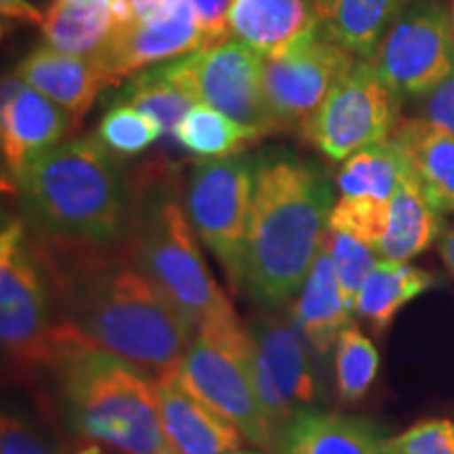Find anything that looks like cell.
<instances>
[{"label": "cell", "instance_id": "cell-1", "mask_svg": "<svg viewBox=\"0 0 454 454\" xmlns=\"http://www.w3.org/2000/svg\"><path fill=\"white\" fill-rule=\"evenodd\" d=\"M59 328L121 357L152 381L177 371L194 326L141 268L135 247L32 238Z\"/></svg>", "mask_w": 454, "mask_h": 454}, {"label": "cell", "instance_id": "cell-2", "mask_svg": "<svg viewBox=\"0 0 454 454\" xmlns=\"http://www.w3.org/2000/svg\"><path fill=\"white\" fill-rule=\"evenodd\" d=\"M333 207L334 192L322 164L278 147L257 156L244 293L259 308L276 311L297 297Z\"/></svg>", "mask_w": 454, "mask_h": 454}, {"label": "cell", "instance_id": "cell-3", "mask_svg": "<svg viewBox=\"0 0 454 454\" xmlns=\"http://www.w3.org/2000/svg\"><path fill=\"white\" fill-rule=\"evenodd\" d=\"M11 192L38 238L116 244L130 234L135 196L99 137L72 139L32 156Z\"/></svg>", "mask_w": 454, "mask_h": 454}, {"label": "cell", "instance_id": "cell-4", "mask_svg": "<svg viewBox=\"0 0 454 454\" xmlns=\"http://www.w3.org/2000/svg\"><path fill=\"white\" fill-rule=\"evenodd\" d=\"M61 334L53 371L72 429L116 454H177L164 431L156 385L121 357Z\"/></svg>", "mask_w": 454, "mask_h": 454}, {"label": "cell", "instance_id": "cell-5", "mask_svg": "<svg viewBox=\"0 0 454 454\" xmlns=\"http://www.w3.org/2000/svg\"><path fill=\"white\" fill-rule=\"evenodd\" d=\"M130 242L141 268L154 278L194 331L236 320L230 299L208 270L194 225L173 179L154 175L135 196Z\"/></svg>", "mask_w": 454, "mask_h": 454}, {"label": "cell", "instance_id": "cell-6", "mask_svg": "<svg viewBox=\"0 0 454 454\" xmlns=\"http://www.w3.org/2000/svg\"><path fill=\"white\" fill-rule=\"evenodd\" d=\"M0 340L4 368L24 383L61 356L47 274L21 219H4L0 231Z\"/></svg>", "mask_w": 454, "mask_h": 454}, {"label": "cell", "instance_id": "cell-7", "mask_svg": "<svg viewBox=\"0 0 454 454\" xmlns=\"http://www.w3.org/2000/svg\"><path fill=\"white\" fill-rule=\"evenodd\" d=\"M254 340L240 320L198 328L177 368L181 381L234 423L248 444L274 454L278 435L265 417L253 377Z\"/></svg>", "mask_w": 454, "mask_h": 454}, {"label": "cell", "instance_id": "cell-8", "mask_svg": "<svg viewBox=\"0 0 454 454\" xmlns=\"http://www.w3.org/2000/svg\"><path fill=\"white\" fill-rule=\"evenodd\" d=\"M254 173L257 156L211 158L196 164L185 190L187 217L236 293L244 291Z\"/></svg>", "mask_w": 454, "mask_h": 454}, {"label": "cell", "instance_id": "cell-9", "mask_svg": "<svg viewBox=\"0 0 454 454\" xmlns=\"http://www.w3.org/2000/svg\"><path fill=\"white\" fill-rule=\"evenodd\" d=\"M400 98L371 59L357 57L301 135L333 160H348L391 137L400 121Z\"/></svg>", "mask_w": 454, "mask_h": 454}, {"label": "cell", "instance_id": "cell-10", "mask_svg": "<svg viewBox=\"0 0 454 454\" xmlns=\"http://www.w3.org/2000/svg\"><path fill=\"white\" fill-rule=\"evenodd\" d=\"M248 331L254 340V387L280 442L293 419L314 411L322 400V385L311 362L314 351L291 317L280 316L278 309H265Z\"/></svg>", "mask_w": 454, "mask_h": 454}, {"label": "cell", "instance_id": "cell-11", "mask_svg": "<svg viewBox=\"0 0 454 454\" xmlns=\"http://www.w3.org/2000/svg\"><path fill=\"white\" fill-rule=\"evenodd\" d=\"M371 61L397 93L423 98L454 74L452 15L440 0H411Z\"/></svg>", "mask_w": 454, "mask_h": 454}, {"label": "cell", "instance_id": "cell-12", "mask_svg": "<svg viewBox=\"0 0 454 454\" xmlns=\"http://www.w3.org/2000/svg\"><path fill=\"white\" fill-rule=\"evenodd\" d=\"M356 59L320 32L282 53L263 57L261 93L270 130L297 129L303 133L305 124Z\"/></svg>", "mask_w": 454, "mask_h": 454}, {"label": "cell", "instance_id": "cell-13", "mask_svg": "<svg viewBox=\"0 0 454 454\" xmlns=\"http://www.w3.org/2000/svg\"><path fill=\"white\" fill-rule=\"evenodd\" d=\"M160 66L196 104H207L248 127L271 133L261 93L263 57L248 44L227 38L215 47L198 49Z\"/></svg>", "mask_w": 454, "mask_h": 454}, {"label": "cell", "instance_id": "cell-14", "mask_svg": "<svg viewBox=\"0 0 454 454\" xmlns=\"http://www.w3.org/2000/svg\"><path fill=\"white\" fill-rule=\"evenodd\" d=\"M406 170V158L391 137L349 156L337 175L340 196L328 227L354 234L377 251L387 230L389 202Z\"/></svg>", "mask_w": 454, "mask_h": 454}, {"label": "cell", "instance_id": "cell-15", "mask_svg": "<svg viewBox=\"0 0 454 454\" xmlns=\"http://www.w3.org/2000/svg\"><path fill=\"white\" fill-rule=\"evenodd\" d=\"M202 47L204 36L190 0H168L158 13L114 34L99 59L114 82L121 84L147 67L179 59Z\"/></svg>", "mask_w": 454, "mask_h": 454}, {"label": "cell", "instance_id": "cell-16", "mask_svg": "<svg viewBox=\"0 0 454 454\" xmlns=\"http://www.w3.org/2000/svg\"><path fill=\"white\" fill-rule=\"evenodd\" d=\"M74 122L72 114L44 98L20 78H4L0 106V145L9 179L26 167L32 156L59 144Z\"/></svg>", "mask_w": 454, "mask_h": 454}, {"label": "cell", "instance_id": "cell-17", "mask_svg": "<svg viewBox=\"0 0 454 454\" xmlns=\"http://www.w3.org/2000/svg\"><path fill=\"white\" fill-rule=\"evenodd\" d=\"M15 76L70 112L74 122L87 116L101 90L116 84L99 55H70L49 44L27 53Z\"/></svg>", "mask_w": 454, "mask_h": 454}, {"label": "cell", "instance_id": "cell-18", "mask_svg": "<svg viewBox=\"0 0 454 454\" xmlns=\"http://www.w3.org/2000/svg\"><path fill=\"white\" fill-rule=\"evenodd\" d=\"M164 431L177 454H230L242 448L244 435L194 391L187 389L177 371L156 379Z\"/></svg>", "mask_w": 454, "mask_h": 454}, {"label": "cell", "instance_id": "cell-19", "mask_svg": "<svg viewBox=\"0 0 454 454\" xmlns=\"http://www.w3.org/2000/svg\"><path fill=\"white\" fill-rule=\"evenodd\" d=\"M351 311L340 293L337 271L326 247L322 244L308 278L293 301L291 320L314 356L325 357L337 348L340 333L351 325Z\"/></svg>", "mask_w": 454, "mask_h": 454}, {"label": "cell", "instance_id": "cell-20", "mask_svg": "<svg viewBox=\"0 0 454 454\" xmlns=\"http://www.w3.org/2000/svg\"><path fill=\"white\" fill-rule=\"evenodd\" d=\"M230 32L261 57H271L320 32L309 0H236Z\"/></svg>", "mask_w": 454, "mask_h": 454}, {"label": "cell", "instance_id": "cell-21", "mask_svg": "<svg viewBox=\"0 0 454 454\" xmlns=\"http://www.w3.org/2000/svg\"><path fill=\"white\" fill-rule=\"evenodd\" d=\"M391 141L404 154L427 200L442 215H454V135L417 116L400 118Z\"/></svg>", "mask_w": 454, "mask_h": 454}, {"label": "cell", "instance_id": "cell-22", "mask_svg": "<svg viewBox=\"0 0 454 454\" xmlns=\"http://www.w3.org/2000/svg\"><path fill=\"white\" fill-rule=\"evenodd\" d=\"M280 454H387V440L368 419L308 411L278 442Z\"/></svg>", "mask_w": 454, "mask_h": 454}, {"label": "cell", "instance_id": "cell-23", "mask_svg": "<svg viewBox=\"0 0 454 454\" xmlns=\"http://www.w3.org/2000/svg\"><path fill=\"white\" fill-rule=\"evenodd\" d=\"M320 34L351 55L371 59L411 0H311Z\"/></svg>", "mask_w": 454, "mask_h": 454}, {"label": "cell", "instance_id": "cell-24", "mask_svg": "<svg viewBox=\"0 0 454 454\" xmlns=\"http://www.w3.org/2000/svg\"><path fill=\"white\" fill-rule=\"evenodd\" d=\"M442 213L427 200L408 167L389 202L387 230L377 253L383 259L411 261L444 234Z\"/></svg>", "mask_w": 454, "mask_h": 454}, {"label": "cell", "instance_id": "cell-25", "mask_svg": "<svg viewBox=\"0 0 454 454\" xmlns=\"http://www.w3.org/2000/svg\"><path fill=\"white\" fill-rule=\"evenodd\" d=\"M43 34L49 47L70 55H99L114 34L122 30L116 0L59 3L47 9Z\"/></svg>", "mask_w": 454, "mask_h": 454}, {"label": "cell", "instance_id": "cell-26", "mask_svg": "<svg viewBox=\"0 0 454 454\" xmlns=\"http://www.w3.org/2000/svg\"><path fill=\"white\" fill-rule=\"evenodd\" d=\"M438 282V276L408 265V261L381 259L362 286L356 314L374 334H383L411 301L431 291Z\"/></svg>", "mask_w": 454, "mask_h": 454}, {"label": "cell", "instance_id": "cell-27", "mask_svg": "<svg viewBox=\"0 0 454 454\" xmlns=\"http://www.w3.org/2000/svg\"><path fill=\"white\" fill-rule=\"evenodd\" d=\"M263 135L265 130L248 127L207 104H196L179 122L175 139L192 154L211 160L240 154L244 147L254 144Z\"/></svg>", "mask_w": 454, "mask_h": 454}, {"label": "cell", "instance_id": "cell-28", "mask_svg": "<svg viewBox=\"0 0 454 454\" xmlns=\"http://www.w3.org/2000/svg\"><path fill=\"white\" fill-rule=\"evenodd\" d=\"M114 104L137 107L160 124L164 135L175 137L179 122L192 110V106H196V101L177 82L170 81L162 66L158 64L135 74L122 93L114 99Z\"/></svg>", "mask_w": 454, "mask_h": 454}, {"label": "cell", "instance_id": "cell-29", "mask_svg": "<svg viewBox=\"0 0 454 454\" xmlns=\"http://www.w3.org/2000/svg\"><path fill=\"white\" fill-rule=\"evenodd\" d=\"M379 364L381 357L377 348L362 334L360 328L349 325L340 333L334 348V374H337V391L343 404L360 402L371 391L379 374Z\"/></svg>", "mask_w": 454, "mask_h": 454}, {"label": "cell", "instance_id": "cell-30", "mask_svg": "<svg viewBox=\"0 0 454 454\" xmlns=\"http://www.w3.org/2000/svg\"><path fill=\"white\" fill-rule=\"evenodd\" d=\"M322 244H325L333 259L345 303L356 314V303L357 297H360L362 286H364L368 276L372 274V270L381 261L379 253L354 234L333 230V227H326Z\"/></svg>", "mask_w": 454, "mask_h": 454}, {"label": "cell", "instance_id": "cell-31", "mask_svg": "<svg viewBox=\"0 0 454 454\" xmlns=\"http://www.w3.org/2000/svg\"><path fill=\"white\" fill-rule=\"evenodd\" d=\"M162 135V127L154 118L127 104H114L98 129L101 144L110 152L124 156L141 154Z\"/></svg>", "mask_w": 454, "mask_h": 454}, {"label": "cell", "instance_id": "cell-32", "mask_svg": "<svg viewBox=\"0 0 454 454\" xmlns=\"http://www.w3.org/2000/svg\"><path fill=\"white\" fill-rule=\"evenodd\" d=\"M387 454H454V423L427 419L387 440Z\"/></svg>", "mask_w": 454, "mask_h": 454}, {"label": "cell", "instance_id": "cell-33", "mask_svg": "<svg viewBox=\"0 0 454 454\" xmlns=\"http://www.w3.org/2000/svg\"><path fill=\"white\" fill-rule=\"evenodd\" d=\"M0 454H64L32 421L15 412H3Z\"/></svg>", "mask_w": 454, "mask_h": 454}, {"label": "cell", "instance_id": "cell-34", "mask_svg": "<svg viewBox=\"0 0 454 454\" xmlns=\"http://www.w3.org/2000/svg\"><path fill=\"white\" fill-rule=\"evenodd\" d=\"M200 24L204 47H215L230 38V13L236 0H190Z\"/></svg>", "mask_w": 454, "mask_h": 454}, {"label": "cell", "instance_id": "cell-35", "mask_svg": "<svg viewBox=\"0 0 454 454\" xmlns=\"http://www.w3.org/2000/svg\"><path fill=\"white\" fill-rule=\"evenodd\" d=\"M419 99L423 121L454 135V74Z\"/></svg>", "mask_w": 454, "mask_h": 454}, {"label": "cell", "instance_id": "cell-36", "mask_svg": "<svg viewBox=\"0 0 454 454\" xmlns=\"http://www.w3.org/2000/svg\"><path fill=\"white\" fill-rule=\"evenodd\" d=\"M0 13H3V21H9L11 26L32 24L43 27L44 21V13L27 0H0Z\"/></svg>", "mask_w": 454, "mask_h": 454}, {"label": "cell", "instance_id": "cell-37", "mask_svg": "<svg viewBox=\"0 0 454 454\" xmlns=\"http://www.w3.org/2000/svg\"><path fill=\"white\" fill-rule=\"evenodd\" d=\"M127 3H129L130 15H133V24H135V21L147 20V17L158 13V11H160L164 4L168 3V0H127Z\"/></svg>", "mask_w": 454, "mask_h": 454}, {"label": "cell", "instance_id": "cell-38", "mask_svg": "<svg viewBox=\"0 0 454 454\" xmlns=\"http://www.w3.org/2000/svg\"><path fill=\"white\" fill-rule=\"evenodd\" d=\"M440 257L442 261L446 263L448 271H450V276L454 278V227L450 230L444 231L440 238Z\"/></svg>", "mask_w": 454, "mask_h": 454}, {"label": "cell", "instance_id": "cell-39", "mask_svg": "<svg viewBox=\"0 0 454 454\" xmlns=\"http://www.w3.org/2000/svg\"><path fill=\"white\" fill-rule=\"evenodd\" d=\"M74 454H110L107 448H104L101 444H93V442H84L74 450ZM114 454V452H112Z\"/></svg>", "mask_w": 454, "mask_h": 454}, {"label": "cell", "instance_id": "cell-40", "mask_svg": "<svg viewBox=\"0 0 454 454\" xmlns=\"http://www.w3.org/2000/svg\"><path fill=\"white\" fill-rule=\"evenodd\" d=\"M230 454H270V452H265V450H248V448H238V450L230 452Z\"/></svg>", "mask_w": 454, "mask_h": 454}, {"label": "cell", "instance_id": "cell-41", "mask_svg": "<svg viewBox=\"0 0 454 454\" xmlns=\"http://www.w3.org/2000/svg\"><path fill=\"white\" fill-rule=\"evenodd\" d=\"M59 3H87V0H59Z\"/></svg>", "mask_w": 454, "mask_h": 454}, {"label": "cell", "instance_id": "cell-42", "mask_svg": "<svg viewBox=\"0 0 454 454\" xmlns=\"http://www.w3.org/2000/svg\"><path fill=\"white\" fill-rule=\"evenodd\" d=\"M452 26H454V4H452Z\"/></svg>", "mask_w": 454, "mask_h": 454}, {"label": "cell", "instance_id": "cell-43", "mask_svg": "<svg viewBox=\"0 0 454 454\" xmlns=\"http://www.w3.org/2000/svg\"><path fill=\"white\" fill-rule=\"evenodd\" d=\"M114 454H116V452H114Z\"/></svg>", "mask_w": 454, "mask_h": 454}]
</instances>
